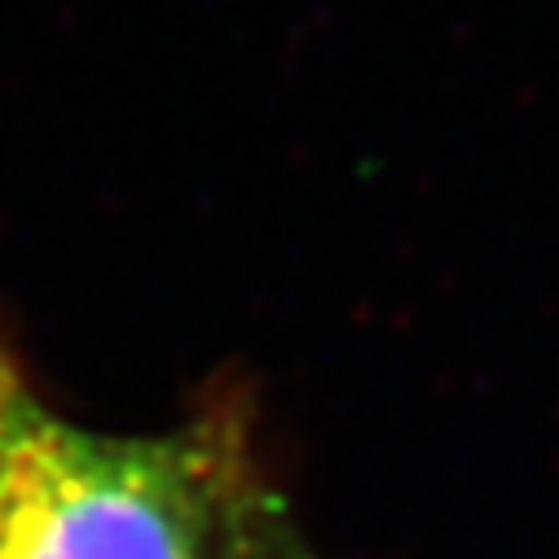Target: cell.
I'll list each match as a JSON object with an SVG mask.
<instances>
[{
	"instance_id": "7a4b0ae2",
	"label": "cell",
	"mask_w": 559,
	"mask_h": 559,
	"mask_svg": "<svg viewBox=\"0 0 559 559\" xmlns=\"http://www.w3.org/2000/svg\"><path fill=\"white\" fill-rule=\"evenodd\" d=\"M216 559H318L264 459H255L234 489Z\"/></svg>"
},
{
	"instance_id": "6da1fadb",
	"label": "cell",
	"mask_w": 559,
	"mask_h": 559,
	"mask_svg": "<svg viewBox=\"0 0 559 559\" xmlns=\"http://www.w3.org/2000/svg\"><path fill=\"white\" fill-rule=\"evenodd\" d=\"M255 459L238 388L159 432H102L62 414L0 344V559H216Z\"/></svg>"
}]
</instances>
